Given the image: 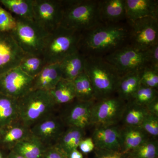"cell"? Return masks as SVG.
<instances>
[{
	"label": "cell",
	"instance_id": "6",
	"mask_svg": "<svg viewBox=\"0 0 158 158\" xmlns=\"http://www.w3.org/2000/svg\"><path fill=\"white\" fill-rule=\"evenodd\" d=\"M15 17L16 26L10 33L18 45L26 54L42 55L44 42L49 33L34 20Z\"/></svg>",
	"mask_w": 158,
	"mask_h": 158
},
{
	"label": "cell",
	"instance_id": "41",
	"mask_svg": "<svg viewBox=\"0 0 158 158\" xmlns=\"http://www.w3.org/2000/svg\"><path fill=\"white\" fill-rule=\"evenodd\" d=\"M67 158H84V156L78 149H76L72 151L67 156Z\"/></svg>",
	"mask_w": 158,
	"mask_h": 158
},
{
	"label": "cell",
	"instance_id": "8",
	"mask_svg": "<svg viewBox=\"0 0 158 158\" xmlns=\"http://www.w3.org/2000/svg\"><path fill=\"white\" fill-rule=\"evenodd\" d=\"M126 103L114 95L95 101L91 109V125H117L121 121Z\"/></svg>",
	"mask_w": 158,
	"mask_h": 158
},
{
	"label": "cell",
	"instance_id": "13",
	"mask_svg": "<svg viewBox=\"0 0 158 158\" xmlns=\"http://www.w3.org/2000/svg\"><path fill=\"white\" fill-rule=\"evenodd\" d=\"M25 55L10 32H0V74L19 66Z\"/></svg>",
	"mask_w": 158,
	"mask_h": 158
},
{
	"label": "cell",
	"instance_id": "28",
	"mask_svg": "<svg viewBox=\"0 0 158 158\" xmlns=\"http://www.w3.org/2000/svg\"><path fill=\"white\" fill-rule=\"evenodd\" d=\"M0 3L16 17L34 19V0H0Z\"/></svg>",
	"mask_w": 158,
	"mask_h": 158
},
{
	"label": "cell",
	"instance_id": "16",
	"mask_svg": "<svg viewBox=\"0 0 158 158\" xmlns=\"http://www.w3.org/2000/svg\"><path fill=\"white\" fill-rule=\"evenodd\" d=\"M127 21L151 17L158 19V1L156 0H125Z\"/></svg>",
	"mask_w": 158,
	"mask_h": 158
},
{
	"label": "cell",
	"instance_id": "35",
	"mask_svg": "<svg viewBox=\"0 0 158 158\" xmlns=\"http://www.w3.org/2000/svg\"><path fill=\"white\" fill-rule=\"evenodd\" d=\"M140 127L148 136L156 138L158 135V116L148 114L144 118Z\"/></svg>",
	"mask_w": 158,
	"mask_h": 158
},
{
	"label": "cell",
	"instance_id": "7",
	"mask_svg": "<svg viewBox=\"0 0 158 158\" xmlns=\"http://www.w3.org/2000/svg\"><path fill=\"white\" fill-rule=\"evenodd\" d=\"M115 67L120 76L141 70L150 65L147 50H139L128 45L103 57Z\"/></svg>",
	"mask_w": 158,
	"mask_h": 158
},
{
	"label": "cell",
	"instance_id": "44",
	"mask_svg": "<svg viewBox=\"0 0 158 158\" xmlns=\"http://www.w3.org/2000/svg\"></svg>",
	"mask_w": 158,
	"mask_h": 158
},
{
	"label": "cell",
	"instance_id": "10",
	"mask_svg": "<svg viewBox=\"0 0 158 158\" xmlns=\"http://www.w3.org/2000/svg\"><path fill=\"white\" fill-rule=\"evenodd\" d=\"M62 0H34V19L48 33L61 26L63 17Z\"/></svg>",
	"mask_w": 158,
	"mask_h": 158
},
{
	"label": "cell",
	"instance_id": "17",
	"mask_svg": "<svg viewBox=\"0 0 158 158\" xmlns=\"http://www.w3.org/2000/svg\"><path fill=\"white\" fill-rule=\"evenodd\" d=\"M99 10L102 23L116 24L127 21L125 0L99 1Z\"/></svg>",
	"mask_w": 158,
	"mask_h": 158
},
{
	"label": "cell",
	"instance_id": "14",
	"mask_svg": "<svg viewBox=\"0 0 158 158\" xmlns=\"http://www.w3.org/2000/svg\"><path fill=\"white\" fill-rule=\"evenodd\" d=\"M94 101L83 102L75 99L67 105L68 108L61 116L66 127L85 130L91 125V109Z\"/></svg>",
	"mask_w": 158,
	"mask_h": 158
},
{
	"label": "cell",
	"instance_id": "36",
	"mask_svg": "<svg viewBox=\"0 0 158 158\" xmlns=\"http://www.w3.org/2000/svg\"><path fill=\"white\" fill-rule=\"evenodd\" d=\"M41 158H67L65 152L56 145L47 147Z\"/></svg>",
	"mask_w": 158,
	"mask_h": 158
},
{
	"label": "cell",
	"instance_id": "12",
	"mask_svg": "<svg viewBox=\"0 0 158 158\" xmlns=\"http://www.w3.org/2000/svg\"><path fill=\"white\" fill-rule=\"evenodd\" d=\"M66 127L61 116L54 113L36 123L30 129L31 134L47 148L56 145Z\"/></svg>",
	"mask_w": 158,
	"mask_h": 158
},
{
	"label": "cell",
	"instance_id": "37",
	"mask_svg": "<svg viewBox=\"0 0 158 158\" xmlns=\"http://www.w3.org/2000/svg\"><path fill=\"white\" fill-rule=\"evenodd\" d=\"M95 148V145L91 137L84 138L80 142L78 149L82 154L89 153Z\"/></svg>",
	"mask_w": 158,
	"mask_h": 158
},
{
	"label": "cell",
	"instance_id": "24",
	"mask_svg": "<svg viewBox=\"0 0 158 158\" xmlns=\"http://www.w3.org/2000/svg\"><path fill=\"white\" fill-rule=\"evenodd\" d=\"M19 120L18 99L0 94V129Z\"/></svg>",
	"mask_w": 158,
	"mask_h": 158
},
{
	"label": "cell",
	"instance_id": "26",
	"mask_svg": "<svg viewBox=\"0 0 158 158\" xmlns=\"http://www.w3.org/2000/svg\"><path fill=\"white\" fill-rule=\"evenodd\" d=\"M85 130L76 127H67L56 145L66 156L74 150L78 149L80 142L85 138Z\"/></svg>",
	"mask_w": 158,
	"mask_h": 158
},
{
	"label": "cell",
	"instance_id": "29",
	"mask_svg": "<svg viewBox=\"0 0 158 158\" xmlns=\"http://www.w3.org/2000/svg\"><path fill=\"white\" fill-rule=\"evenodd\" d=\"M76 93V99L83 102L96 101L95 92L89 77L85 72L73 81Z\"/></svg>",
	"mask_w": 158,
	"mask_h": 158
},
{
	"label": "cell",
	"instance_id": "39",
	"mask_svg": "<svg viewBox=\"0 0 158 158\" xmlns=\"http://www.w3.org/2000/svg\"><path fill=\"white\" fill-rule=\"evenodd\" d=\"M149 114L158 116V97L145 106Z\"/></svg>",
	"mask_w": 158,
	"mask_h": 158
},
{
	"label": "cell",
	"instance_id": "18",
	"mask_svg": "<svg viewBox=\"0 0 158 158\" xmlns=\"http://www.w3.org/2000/svg\"><path fill=\"white\" fill-rule=\"evenodd\" d=\"M31 134L30 127L20 120L15 122L0 129V148L10 151Z\"/></svg>",
	"mask_w": 158,
	"mask_h": 158
},
{
	"label": "cell",
	"instance_id": "15",
	"mask_svg": "<svg viewBox=\"0 0 158 158\" xmlns=\"http://www.w3.org/2000/svg\"><path fill=\"white\" fill-rule=\"evenodd\" d=\"M91 138L95 148L108 153L121 152L120 128L117 125L95 126Z\"/></svg>",
	"mask_w": 158,
	"mask_h": 158
},
{
	"label": "cell",
	"instance_id": "32",
	"mask_svg": "<svg viewBox=\"0 0 158 158\" xmlns=\"http://www.w3.org/2000/svg\"><path fill=\"white\" fill-rule=\"evenodd\" d=\"M157 97L158 90L141 85L130 101L145 106Z\"/></svg>",
	"mask_w": 158,
	"mask_h": 158
},
{
	"label": "cell",
	"instance_id": "40",
	"mask_svg": "<svg viewBox=\"0 0 158 158\" xmlns=\"http://www.w3.org/2000/svg\"><path fill=\"white\" fill-rule=\"evenodd\" d=\"M126 155L120 152H109L99 158H127Z\"/></svg>",
	"mask_w": 158,
	"mask_h": 158
},
{
	"label": "cell",
	"instance_id": "43",
	"mask_svg": "<svg viewBox=\"0 0 158 158\" xmlns=\"http://www.w3.org/2000/svg\"><path fill=\"white\" fill-rule=\"evenodd\" d=\"M9 151L0 148V158H7Z\"/></svg>",
	"mask_w": 158,
	"mask_h": 158
},
{
	"label": "cell",
	"instance_id": "21",
	"mask_svg": "<svg viewBox=\"0 0 158 158\" xmlns=\"http://www.w3.org/2000/svg\"><path fill=\"white\" fill-rule=\"evenodd\" d=\"M121 152L127 154L149 138L140 127L124 126L120 128Z\"/></svg>",
	"mask_w": 158,
	"mask_h": 158
},
{
	"label": "cell",
	"instance_id": "5",
	"mask_svg": "<svg viewBox=\"0 0 158 158\" xmlns=\"http://www.w3.org/2000/svg\"><path fill=\"white\" fill-rule=\"evenodd\" d=\"M19 118L27 126L55 113L56 105L48 91L36 90L18 99Z\"/></svg>",
	"mask_w": 158,
	"mask_h": 158
},
{
	"label": "cell",
	"instance_id": "30",
	"mask_svg": "<svg viewBox=\"0 0 158 158\" xmlns=\"http://www.w3.org/2000/svg\"><path fill=\"white\" fill-rule=\"evenodd\" d=\"M46 65L42 55L26 54L20 63L19 67L25 73L34 78Z\"/></svg>",
	"mask_w": 158,
	"mask_h": 158
},
{
	"label": "cell",
	"instance_id": "11",
	"mask_svg": "<svg viewBox=\"0 0 158 158\" xmlns=\"http://www.w3.org/2000/svg\"><path fill=\"white\" fill-rule=\"evenodd\" d=\"M33 80L19 66L12 69L0 74V94L19 99L31 91Z\"/></svg>",
	"mask_w": 158,
	"mask_h": 158
},
{
	"label": "cell",
	"instance_id": "20",
	"mask_svg": "<svg viewBox=\"0 0 158 158\" xmlns=\"http://www.w3.org/2000/svg\"><path fill=\"white\" fill-rule=\"evenodd\" d=\"M86 56L79 51L69 55L59 63L62 78L73 81L85 72Z\"/></svg>",
	"mask_w": 158,
	"mask_h": 158
},
{
	"label": "cell",
	"instance_id": "9",
	"mask_svg": "<svg viewBox=\"0 0 158 158\" xmlns=\"http://www.w3.org/2000/svg\"><path fill=\"white\" fill-rule=\"evenodd\" d=\"M128 23L129 45L145 51L158 44V19L144 18Z\"/></svg>",
	"mask_w": 158,
	"mask_h": 158
},
{
	"label": "cell",
	"instance_id": "25",
	"mask_svg": "<svg viewBox=\"0 0 158 158\" xmlns=\"http://www.w3.org/2000/svg\"><path fill=\"white\" fill-rule=\"evenodd\" d=\"M49 92L57 106L69 104L76 99L73 82L64 79Z\"/></svg>",
	"mask_w": 158,
	"mask_h": 158
},
{
	"label": "cell",
	"instance_id": "38",
	"mask_svg": "<svg viewBox=\"0 0 158 158\" xmlns=\"http://www.w3.org/2000/svg\"><path fill=\"white\" fill-rule=\"evenodd\" d=\"M147 50L150 65L158 69V44L150 48Z\"/></svg>",
	"mask_w": 158,
	"mask_h": 158
},
{
	"label": "cell",
	"instance_id": "4",
	"mask_svg": "<svg viewBox=\"0 0 158 158\" xmlns=\"http://www.w3.org/2000/svg\"><path fill=\"white\" fill-rule=\"evenodd\" d=\"M81 34L61 26L49 33L42 52L46 64L59 63L69 55L78 51Z\"/></svg>",
	"mask_w": 158,
	"mask_h": 158
},
{
	"label": "cell",
	"instance_id": "31",
	"mask_svg": "<svg viewBox=\"0 0 158 158\" xmlns=\"http://www.w3.org/2000/svg\"><path fill=\"white\" fill-rule=\"evenodd\" d=\"M130 158H157L158 142L156 138H149L127 154Z\"/></svg>",
	"mask_w": 158,
	"mask_h": 158
},
{
	"label": "cell",
	"instance_id": "3",
	"mask_svg": "<svg viewBox=\"0 0 158 158\" xmlns=\"http://www.w3.org/2000/svg\"><path fill=\"white\" fill-rule=\"evenodd\" d=\"M85 72L94 89L96 101L116 93L121 76L103 57L86 56Z\"/></svg>",
	"mask_w": 158,
	"mask_h": 158
},
{
	"label": "cell",
	"instance_id": "1",
	"mask_svg": "<svg viewBox=\"0 0 158 158\" xmlns=\"http://www.w3.org/2000/svg\"><path fill=\"white\" fill-rule=\"evenodd\" d=\"M128 23L100 24L82 33L78 49L85 56L104 57L129 44Z\"/></svg>",
	"mask_w": 158,
	"mask_h": 158
},
{
	"label": "cell",
	"instance_id": "19",
	"mask_svg": "<svg viewBox=\"0 0 158 158\" xmlns=\"http://www.w3.org/2000/svg\"><path fill=\"white\" fill-rule=\"evenodd\" d=\"M62 79V73L59 63L47 64L34 78L31 90L50 91Z\"/></svg>",
	"mask_w": 158,
	"mask_h": 158
},
{
	"label": "cell",
	"instance_id": "34",
	"mask_svg": "<svg viewBox=\"0 0 158 158\" xmlns=\"http://www.w3.org/2000/svg\"><path fill=\"white\" fill-rule=\"evenodd\" d=\"M15 16L6 9L0 7V32H11L16 26Z\"/></svg>",
	"mask_w": 158,
	"mask_h": 158
},
{
	"label": "cell",
	"instance_id": "2",
	"mask_svg": "<svg viewBox=\"0 0 158 158\" xmlns=\"http://www.w3.org/2000/svg\"><path fill=\"white\" fill-rule=\"evenodd\" d=\"M61 27L84 33L102 23L99 1L64 0Z\"/></svg>",
	"mask_w": 158,
	"mask_h": 158
},
{
	"label": "cell",
	"instance_id": "33",
	"mask_svg": "<svg viewBox=\"0 0 158 158\" xmlns=\"http://www.w3.org/2000/svg\"><path fill=\"white\" fill-rule=\"evenodd\" d=\"M141 85L158 89V69L148 65L141 71Z\"/></svg>",
	"mask_w": 158,
	"mask_h": 158
},
{
	"label": "cell",
	"instance_id": "22",
	"mask_svg": "<svg viewBox=\"0 0 158 158\" xmlns=\"http://www.w3.org/2000/svg\"><path fill=\"white\" fill-rule=\"evenodd\" d=\"M141 70L128 73L119 79L116 93L117 96L126 102L131 100L141 85Z\"/></svg>",
	"mask_w": 158,
	"mask_h": 158
},
{
	"label": "cell",
	"instance_id": "42",
	"mask_svg": "<svg viewBox=\"0 0 158 158\" xmlns=\"http://www.w3.org/2000/svg\"><path fill=\"white\" fill-rule=\"evenodd\" d=\"M7 158H26L11 150L8 153Z\"/></svg>",
	"mask_w": 158,
	"mask_h": 158
},
{
	"label": "cell",
	"instance_id": "27",
	"mask_svg": "<svg viewBox=\"0 0 158 158\" xmlns=\"http://www.w3.org/2000/svg\"><path fill=\"white\" fill-rule=\"evenodd\" d=\"M148 114L146 107L130 101L127 102L121 120L124 126L140 127Z\"/></svg>",
	"mask_w": 158,
	"mask_h": 158
},
{
	"label": "cell",
	"instance_id": "23",
	"mask_svg": "<svg viewBox=\"0 0 158 158\" xmlns=\"http://www.w3.org/2000/svg\"><path fill=\"white\" fill-rule=\"evenodd\" d=\"M46 148L38 138L31 134L11 150L26 158H41Z\"/></svg>",
	"mask_w": 158,
	"mask_h": 158
}]
</instances>
